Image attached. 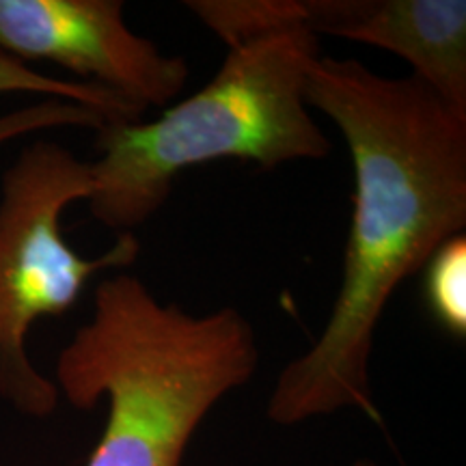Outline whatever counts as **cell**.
I'll list each match as a JSON object with an SVG mask.
<instances>
[{
	"label": "cell",
	"instance_id": "cell-8",
	"mask_svg": "<svg viewBox=\"0 0 466 466\" xmlns=\"http://www.w3.org/2000/svg\"><path fill=\"white\" fill-rule=\"evenodd\" d=\"M423 299L447 333L466 337V238L453 236L423 266Z\"/></svg>",
	"mask_w": 466,
	"mask_h": 466
},
{
	"label": "cell",
	"instance_id": "cell-2",
	"mask_svg": "<svg viewBox=\"0 0 466 466\" xmlns=\"http://www.w3.org/2000/svg\"><path fill=\"white\" fill-rule=\"evenodd\" d=\"M192 14L227 44L214 78L158 119L104 124L100 158L89 162L91 217L119 233L158 214L173 182L220 158L275 168L322 160L333 143L305 102L319 37L300 20L299 0H190Z\"/></svg>",
	"mask_w": 466,
	"mask_h": 466
},
{
	"label": "cell",
	"instance_id": "cell-9",
	"mask_svg": "<svg viewBox=\"0 0 466 466\" xmlns=\"http://www.w3.org/2000/svg\"><path fill=\"white\" fill-rule=\"evenodd\" d=\"M104 124H108V119L97 110L80 106V104L74 102L46 97L42 102L11 110V113L0 116V145L26 137V134L66 126L89 127V130L97 132Z\"/></svg>",
	"mask_w": 466,
	"mask_h": 466
},
{
	"label": "cell",
	"instance_id": "cell-1",
	"mask_svg": "<svg viewBox=\"0 0 466 466\" xmlns=\"http://www.w3.org/2000/svg\"><path fill=\"white\" fill-rule=\"evenodd\" d=\"M307 106L346 138L354 171L343 275L322 333L279 374L266 415L277 425L360 410L380 421L370 359L401 281L466 229V113L428 85L387 78L354 58L319 56Z\"/></svg>",
	"mask_w": 466,
	"mask_h": 466
},
{
	"label": "cell",
	"instance_id": "cell-10",
	"mask_svg": "<svg viewBox=\"0 0 466 466\" xmlns=\"http://www.w3.org/2000/svg\"><path fill=\"white\" fill-rule=\"evenodd\" d=\"M352 466H376V464L371 462V460H365V458H363V460H357V462H354Z\"/></svg>",
	"mask_w": 466,
	"mask_h": 466
},
{
	"label": "cell",
	"instance_id": "cell-3",
	"mask_svg": "<svg viewBox=\"0 0 466 466\" xmlns=\"http://www.w3.org/2000/svg\"><path fill=\"white\" fill-rule=\"evenodd\" d=\"M258 363V335L238 309L192 316L119 272L96 288L91 319L58 352L52 382L76 410L108 400L85 466H179L208 412Z\"/></svg>",
	"mask_w": 466,
	"mask_h": 466
},
{
	"label": "cell",
	"instance_id": "cell-6",
	"mask_svg": "<svg viewBox=\"0 0 466 466\" xmlns=\"http://www.w3.org/2000/svg\"><path fill=\"white\" fill-rule=\"evenodd\" d=\"M313 35L393 52L453 108L466 113L464 0H299Z\"/></svg>",
	"mask_w": 466,
	"mask_h": 466
},
{
	"label": "cell",
	"instance_id": "cell-5",
	"mask_svg": "<svg viewBox=\"0 0 466 466\" xmlns=\"http://www.w3.org/2000/svg\"><path fill=\"white\" fill-rule=\"evenodd\" d=\"M0 52L50 61L141 108H168L188 83V63L162 55L124 20L121 0H0Z\"/></svg>",
	"mask_w": 466,
	"mask_h": 466
},
{
	"label": "cell",
	"instance_id": "cell-7",
	"mask_svg": "<svg viewBox=\"0 0 466 466\" xmlns=\"http://www.w3.org/2000/svg\"><path fill=\"white\" fill-rule=\"evenodd\" d=\"M5 93H35L93 108L108 119V124H138L147 110L137 106L116 93L78 80L50 78L26 63L0 52V96Z\"/></svg>",
	"mask_w": 466,
	"mask_h": 466
},
{
	"label": "cell",
	"instance_id": "cell-4",
	"mask_svg": "<svg viewBox=\"0 0 466 466\" xmlns=\"http://www.w3.org/2000/svg\"><path fill=\"white\" fill-rule=\"evenodd\" d=\"M91 192L89 162L55 141L22 149L0 182V398L22 415L48 417L61 398L28 357L33 324L67 313L91 277L130 268L141 253L132 231L96 259L69 247L63 212Z\"/></svg>",
	"mask_w": 466,
	"mask_h": 466
}]
</instances>
